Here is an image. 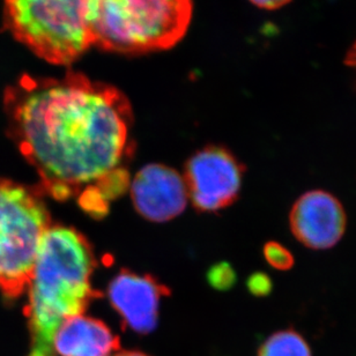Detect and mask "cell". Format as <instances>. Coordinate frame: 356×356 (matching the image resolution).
Listing matches in <instances>:
<instances>
[{"instance_id":"obj_1","label":"cell","mask_w":356,"mask_h":356,"mask_svg":"<svg viewBox=\"0 0 356 356\" xmlns=\"http://www.w3.org/2000/svg\"><path fill=\"white\" fill-rule=\"evenodd\" d=\"M3 106L10 137L48 195L108 202L127 188L134 113L120 89L73 71L24 76L6 89Z\"/></svg>"},{"instance_id":"obj_2","label":"cell","mask_w":356,"mask_h":356,"mask_svg":"<svg viewBox=\"0 0 356 356\" xmlns=\"http://www.w3.org/2000/svg\"><path fill=\"white\" fill-rule=\"evenodd\" d=\"M94 267L92 248L81 234L64 226L47 230L27 286L28 356H56L54 338L59 326L83 315L97 295L90 284Z\"/></svg>"},{"instance_id":"obj_3","label":"cell","mask_w":356,"mask_h":356,"mask_svg":"<svg viewBox=\"0 0 356 356\" xmlns=\"http://www.w3.org/2000/svg\"><path fill=\"white\" fill-rule=\"evenodd\" d=\"M192 19V0H87L92 47L120 55L172 48Z\"/></svg>"},{"instance_id":"obj_4","label":"cell","mask_w":356,"mask_h":356,"mask_svg":"<svg viewBox=\"0 0 356 356\" xmlns=\"http://www.w3.org/2000/svg\"><path fill=\"white\" fill-rule=\"evenodd\" d=\"M3 22L45 62L67 66L92 47L87 0H5Z\"/></svg>"},{"instance_id":"obj_5","label":"cell","mask_w":356,"mask_h":356,"mask_svg":"<svg viewBox=\"0 0 356 356\" xmlns=\"http://www.w3.org/2000/svg\"><path fill=\"white\" fill-rule=\"evenodd\" d=\"M50 227L38 191L0 178V289L7 298L27 291L38 248Z\"/></svg>"},{"instance_id":"obj_6","label":"cell","mask_w":356,"mask_h":356,"mask_svg":"<svg viewBox=\"0 0 356 356\" xmlns=\"http://www.w3.org/2000/svg\"><path fill=\"white\" fill-rule=\"evenodd\" d=\"M243 174V165L232 152L209 146L188 160L183 178L195 209L216 212L236 202Z\"/></svg>"},{"instance_id":"obj_7","label":"cell","mask_w":356,"mask_h":356,"mask_svg":"<svg viewBox=\"0 0 356 356\" xmlns=\"http://www.w3.org/2000/svg\"><path fill=\"white\" fill-rule=\"evenodd\" d=\"M289 229L295 240L310 250H329L345 236L347 214L331 192L315 188L302 193L289 211Z\"/></svg>"},{"instance_id":"obj_8","label":"cell","mask_w":356,"mask_h":356,"mask_svg":"<svg viewBox=\"0 0 356 356\" xmlns=\"http://www.w3.org/2000/svg\"><path fill=\"white\" fill-rule=\"evenodd\" d=\"M131 198L141 216L165 222L184 211L188 195L184 178L174 169L148 165L134 176Z\"/></svg>"},{"instance_id":"obj_9","label":"cell","mask_w":356,"mask_h":356,"mask_svg":"<svg viewBox=\"0 0 356 356\" xmlns=\"http://www.w3.org/2000/svg\"><path fill=\"white\" fill-rule=\"evenodd\" d=\"M167 294V288L149 275L127 270L113 277L108 289L113 309L139 334H148L156 327L160 302Z\"/></svg>"},{"instance_id":"obj_10","label":"cell","mask_w":356,"mask_h":356,"mask_svg":"<svg viewBox=\"0 0 356 356\" xmlns=\"http://www.w3.org/2000/svg\"><path fill=\"white\" fill-rule=\"evenodd\" d=\"M120 348V339L99 319L79 315L66 319L56 332V356H111Z\"/></svg>"},{"instance_id":"obj_11","label":"cell","mask_w":356,"mask_h":356,"mask_svg":"<svg viewBox=\"0 0 356 356\" xmlns=\"http://www.w3.org/2000/svg\"><path fill=\"white\" fill-rule=\"evenodd\" d=\"M257 356H312V352L301 333L294 329H284L267 337Z\"/></svg>"},{"instance_id":"obj_12","label":"cell","mask_w":356,"mask_h":356,"mask_svg":"<svg viewBox=\"0 0 356 356\" xmlns=\"http://www.w3.org/2000/svg\"><path fill=\"white\" fill-rule=\"evenodd\" d=\"M265 261L274 270L287 272L295 265L294 254L284 244L277 241H270L263 248Z\"/></svg>"},{"instance_id":"obj_13","label":"cell","mask_w":356,"mask_h":356,"mask_svg":"<svg viewBox=\"0 0 356 356\" xmlns=\"http://www.w3.org/2000/svg\"><path fill=\"white\" fill-rule=\"evenodd\" d=\"M249 289L257 296H266L272 291V280L264 273H256L249 279Z\"/></svg>"},{"instance_id":"obj_14","label":"cell","mask_w":356,"mask_h":356,"mask_svg":"<svg viewBox=\"0 0 356 356\" xmlns=\"http://www.w3.org/2000/svg\"><path fill=\"white\" fill-rule=\"evenodd\" d=\"M249 1L261 10H275L286 6L291 3V0H249Z\"/></svg>"},{"instance_id":"obj_15","label":"cell","mask_w":356,"mask_h":356,"mask_svg":"<svg viewBox=\"0 0 356 356\" xmlns=\"http://www.w3.org/2000/svg\"><path fill=\"white\" fill-rule=\"evenodd\" d=\"M345 65L353 70L356 74V40L345 56Z\"/></svg>"},{"instance_id":"obj_16","label":"cell","mask_w":356,"mask_h":356,"mask_svg":"<svg viewBox=\"0 0 356 356\" xmlns=\"http://www.w3.org/2000/svg\"><path fill=\"white\" fill-rule=\"evenodd\" d=\"M113 356H149L147 354L143 353L140 350H123L120 353L113 354Z\"/></svg>"}]
</instances>
